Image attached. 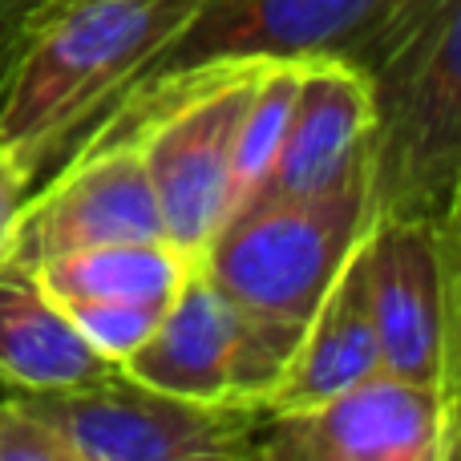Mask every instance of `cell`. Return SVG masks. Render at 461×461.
<instances>
[{
    "instance_id": "1",
    "label": "cell",
    "mask_w": 461,
    "mask_h": 461,
    "mask_svg": "<svg viewBox=\"0 0 461 461\" xmlns=\"http://www.w3.org/2000/svg\"><path fill=\"white\" fill-rule=\"evenodd\" d=\"M203 0H61L37 24L0 97V142L32 175L65 158L73 142L118 105Z\"/></svg>"
},
{
    "instance_id": "2",
    "label": "cell",
    "mask_w": 461,
    "mask_h": 461,
    "mask_svg": "<svg viewBox=\"0 0 461 461\" xmlns=\"http://www.w3.org/2000/svg\"><path fill=\"white\" fill-rule=\"evenodd\" d=\"M259 57H219L142 77L86 138H130L142 150L162 230L203 259L239 207L235 150Z\"/></svg>"
},
{
    "instance_id": "3",
    "label": "cell",
    "mask_w": 461,
    "mask_h": 461,
    "mask_svg": "<svg viewBox=\"0 0 461 461\" xmlns=\"http://www.w3.org/2000/svg\"><path fill=\"white\" fill-rule=\"evenodd\" d=\"M368 86L373 219L461 211V0H438L368 69Z\"/></svg>"
},
{
    "instance_id": "4",
    "label": "cell",
    "mask_w": 461,
    "mask_h": 461,
    "mask_svg": "<svg viewBox=\"0 0 461 461\" xmlns=\"http://www.w3.org/2000/svg\"><path fill=\"white\" fill-rule=\"evenodd\" d=\"M368 162L308 199L239 207L203 251V271L251 312L303 328L340 263L365 239Z\"/></svg>"
},
{
    "instance_id": "5",
    "label": "cell",
    "mask_w": 461,
    "mask_h": 461,
    "mask_svg": "<svg viewBox=\"0 0 461 461\" xmlns=\"http://www.w3.org/2000/svg\"><path fill=\"white\" fill-rule=\"evenodd\" d=\"M73 461H251L263 409L203 405L138 381L122 365L45 393H21Z\"/></svg>"
},
{
    "instance_id": "6",
    "label": "cell",
    "mask_w": 461,
    "mask_h": 461,
    "mask_svg": "<svg viewBox=\"0 0 461 461\" xmlns=\"http://www.w3.org/2000/svg\"><path fill=\"white\" fill-rule=\"evenodd\" d=\"M300 332L239 303L199 263L167 303L150 340L122 368L186 401L267 409Z\"/></svg>"
},
{
    "instance_id": "7",
    "label": "cell",
    "mask_w": 461,
    "mask_h": 461,
    "mask_svg": "<svg viewBox=\"0 0 461 461\" xmlns=\"http://www.w3.org/2000/svg\"><path fill=\"white\" fill-rule=\"evenodd\" d=\"M461 211L373 219L365 230L368 295L384 373L461 393Z\"/></svg>"
},
{
    "instance_id": "8",
    "label": "cell",
    "mask_w": 461,
    "mask_h": 461,
    "mask_svg": "<svg viewBox=\"0 0 461 461\" xmlns=\"http://www.w3.org/2000/svg\"><path fill=\"white\" fill-rule=\"evenodd\" d=\"M433 5L438 0H203L150 73L219 57H340L368 73Z\"/></svg>"
},
{
    "instance_id": "9",
    "label": "cell",
    "mask_w": 461,
    "mask_h": 461,
    "mask_svg": "<svg viewBox=\"0 0 461 461\" xmlns=\"http://www.w3.org/2000/svg\"><path fill=\"white\" fill-rule=\"evenodd\" d=\"M461 393L384 373L303 409L263 413L259 461H454Z\"/></svg>"
},
{
    "instance_id": "10",
    "label": "cell",
    "mask_w": 461,
    "mask_h": 461,
    "mask_svg": "<svg viewBox=\"0 0 461 461\" xmlns=\"http://www.w3.org/2000/svg\"><path fill=\"white\" fill-rule=\"evenodd\" d=\"M146 239H167V230L142 150L130 138H81L65 167L37 194L29 191L8 230L5 263L32 271L57 255Z\"/></svg>"
},
{
    "instance_id": "11",
    "label": "cell",
    "mask_w": 461,
    "mask_h": 461,
    "mask_svg": "<svg viewBox=\"0 0 461 461\" xmlns=\"http://www.w3.org/2000/svg\"><path fill=\"white\" fill-rule=\"evenodd\" d=\"M368 130H373L368 73L340 57H303L276 162L239 207L308 199L357 175L368 162Z\"/></svg>"
},
{
    "instance_id": "12",
    "label": "cell",
    "mask_w": 461,
    "mask_h": 461,
    "mask_svg": "<svg viewBox=\"0 0 461 461\" xmlns=\"http://www.w3.org/2000/svg\"><path fill=\"white\" fill-rule=\"evenodd\" d=\"M376 368H381V344H376L373 295H368V255L365 239H360L332 276L328 292L320 295L316 312L308 316L300 344H295L263 413L316 405V401L373 376Z\"/></svg>"
},
{
    "instance_id": "13",
    "label": "cell",
    "mask_w": 461,
    "mask_h": 461,
    "mask_svg": "<svg viewBox=\"0 0 461 461\" xmlns=\"http://www.w3.org/2000/svg\"><path fill=\"white\" fill-rule=\"evenodd\" d=\"M105 365L29 267L0 263V381L8 393L61 389Z\"/></svg>"
},
{
    "instance_id": "14",
    "label": "cell",
    "mask_w": 461,
    "mask_h": 461,
    "mask_svg": "<svg viewBox=\"0 0 461 461\" xmlns=\"http://www.w3.org/2000/svg\"><path fill=\"white\" fill-rule=\"evenodd\" d=\"M194 267L199 259L175 247L170 239H146V243H105L57 255V259L32 267V276L57 303L105 300L167 308Z\"/></svg>"
},
{
    "instance_id": "15",
    "label": "cell",
    "mask_w": 461,
    "mask_h": 461,
    "mask_svg": "<svg viewBox=\"0 0 461 461\" xmlns=\"http://www.w3.org/2000/svg\"><path fill=\"white\" fill-rule=\"evenodd\" d=\"M295 81H300V61H263L259 65L243 126H239V150H235L239 203L263 183V175L276 162V150L284 142L287 110H292V97H295Z\"/></svg>"
},
{
    "instance_id": "16",
    "label": "cell",
    "mask_w": 461,
    "mask_h": 461,
    "mask_svg": "<svg viewBox=\"0 0 461 461\" xmlns=\"http://www.w3.org/2000/svg\"><path fill=\"white\" fill-rule=\"evenodd\" d=\"M61 308L73 320V328L89 340V348L97 357H105L110 365H122L126 357H134L150 340V332L158 328L162 312H167V308H150V303H105V300H69Z\"/></svg>"
},
{
    "instance_id": "17",
    "label": "cell",
    "mask_w": 461,
    "mask_h": 461,
    "mask_svg": "<svg viewBox=\"0 0 461 461\" xmlns=\"http://www.w3.org/2000/svg\"><path fill=\"white\" fill-rule=\"evenodd\" d=\"M0 461H73L57 429L21 397L0 401Z\"/></svg>"
},
{
    "instance_id": "18",
    "label": "cell",
    "mask_w": 461,
    "mask_h": 461,
    "mask_svg": "<svg viewBox=\"0 0 461 461\" xmlns=\"http://www.w3.org/2000/svg\"><path fill=\"white\" fill-rule=\"evenodd\" d=\"M61 0H0V97H5L13 69L21 61L24 45L32 41L37 24L45 21Z\"/></svg>"
},
{
    "instance_id": "19",
    "label": "cell",
    "mask_w": 461,
    "mask_h": 461,
    "mask_svg": "<svg viewBox=\"0 0 461 461\" xmlns=\"http://www.w3.org/2000/svg\"><path fill=\"white\" fill-rule=\"evenodd\" d=\"M32 167L13 150L8 142H0V263H5V247H8V230H13L16 215H21L24 199L32 191Z\"/></svg>"
}]
</instances>
